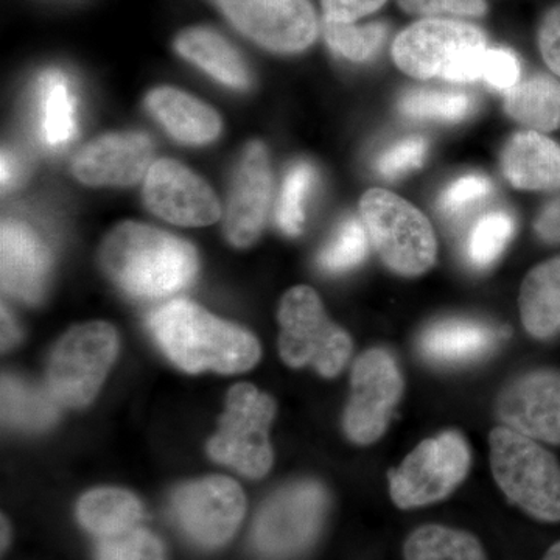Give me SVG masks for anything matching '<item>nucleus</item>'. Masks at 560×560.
<instances>
[{
	"label": "nucleus",
	"instance_id": "f257e3e1",
	"mask_svg": "<svg viewBox=\"0 0 560 560\" xmlns=\"http://www.w3.org/2000/svg\"><path fill=\"white\" fill-rule=\"evenodd\" d=\"M149 326L173 363L187 372L234 374L250 370L260 359L259 342L249 331L191 302H167L151 313Z\"/></svg>",
	"mask_w": 560,
	"mask_h": 560
},
{
	"label": "nucleus",
	"instance_id": "f03ea898",
	"mask_svg": "<svg viewBox=\"0 0 560 560\" xmlns=\"http://www.w3.org/2000/svg\"><path fill=\"white\" fill-rule=\"evenodd\" d=\"M102 264L121 290L136 298H164L189 285L198 261L189 243L139 223H124L103 243Z\"/></svg>",
	"mask_w": 560,
	"mask_h": 560
},
{
	"label": "nucleus",
	"instance_id": "7ed1b4c3",
	"mask_svg": "<svg viewBox=\"0 0 560 560\" xmlns=\"http://www.w3.org/2000/svg\"><path fill=\"white\" fill-rule=\"evenodd\" d=\"M490 467L501 492L536 521L560 522V464L539 441L497 427L489 434Z\"/></svg>",
	"mask_w": 560,
	"mask_h": 560
},
{
	"label": "nucleus",
	"instance_id": "20e7f679",
	"mask_svg": "<svg viewBox=\"0 0 560 560\" xmlns=\"http://www.w3.org/2000/svg\"><path fill=\"white\" fill-rule=\"evenodd\" d=\"M361 220L383 264L407 278L433 267L438 242L427 217L411 202L385 189H371L360 201Z\"/></svg>",
	"mask_w": 560,
	"mask_h": 560
},
{
	"label": "nucleus",
	"instance_id": "39448f33",
	"mask_svg": "<svg viewBox=\"0 0 560 560\" xmlns=\"http://www.w3.org/2000/svg\"><path fill=\"white\" fill-rule=\"evenodd\" d=\"M279 352L291 368L312 366L337 377L352 355L349 334L331 323L316 291L300 285L287 291L279 308Z\"/></svg>",
	"mask_w": 560,
	"mask_h": 560
},
{
	"label": "nucleus",
	"instance_id": "423d86ee",
	"mask_svg": "<svg viewBox=\"0 0 560 560\" xmlns=\"http://www.w3.org/2000/svg\"><path fill=\"white\" fill-rule=\"evenodd\" d=\"M470 447L458 431L420 442L400 467L389 470L390 499L400 510L429 506L447 499L466 480Z\"/></svg>",
	"mask_w": 560,
	"mask_h": 560
},
{
	"label": "nucleus",
	"instance_id": "0eeeda50",
	"mask_svg": "<svg viewBox=\"0 0 560 560\" xmlns=\"http://www.w3.org/2000/svg\"><path fill=\"white\" fill-rule=\"evenodd\" d=\"M275 415L276 404L268 394L246 383L234 386L219 433L209 442L210 456L246 477H264L272 466L268 430Z\"/></svg>",
	"mask_w": 560,
	"mask_h": 560
},
{
	"label": "nucleus",
	"instance_id": "6e6552de",
	"mask_svg": "<svg viewBox=\"0 0 560 560\" xmlns=\"http://www.w3.org/2000/svg\"><path fill=\"white\" fill-rule=\"evenodd\" d=\"M117 334L106 323L73 327L55 346L47 378L58 404L84 407L101 389L117 355Z\"/></svg>",
	"mask_w": 560,
	"mask_h": 560
},
{
	"label": "nucleus",
	"instance_id": "1a4fd4ad",
	"mask_svg": "<svg viewBox=\"0 0 560 560\" xmlns=\"http://www.w3.org/2000/svg\"><path fill=\"white\" fill-rule=\"evenodd\" d=\"M404 390V375L393 353L382 348L361 353L350 374V399L342 418L349 440L360 445L381 440Z\"/></svg>",
	"mask_w": 560,
	"mask_h": 560
},
{
	"label": "nucleus",
	"instance_id": "9d476101",
	"mask_svg": "<svg viewBox=\"0 0 560 560\" xmlns=\"http://www.w3.org/2000/svg\"><path fill=\"white\" fill-rule=\"evenodd\" d=\"M327 506V492L318 482H294L278 490L257 515L254 545L270 558L304 551L318 537Z\"/></svg>",
	"mask_w": 560,
	"mask_h": 560
},
{
	"label": "nucleus",
	"instance_id": "9b49d317",
	"mask_svg": "<svg viewBox=\"0 0 560 560\" xmlns=\"http://www.w3.org/2000/svg\"><path fill=\"white\" fill-rule=\"evenodd\" d=\"M485 47L486 35L475 25L429 18L397 36L393 57L397 68L415 79H444L456 62Z\"/></svg>",
	"mask_w": 560,
	"mask_h": 560
},
{
	"label": "nucleus",
	"instance_id": "f8f14e48",
	"mask_svg": "<svg viewBox=\"0 0 560 560\" xmlns=\"http://www.w3.org/2000/svg\"><path fill=\"white\" fill-rule=\"evenodd\" d=\"M246 501L241 486L224 477L189 482L172 497V512L179 528L195 544L217 548L234 536Z\"/></svg>",
	"mask_w": 560,
	"mask_h": 560
},
{
	"label": "nucleus",
	"instance_id": "ddd939ff",
	"mask_svg": "<svg viewBox=\"0 0 560 560\" xmlns=\"http://www.w3.org/2000/svg\"><path fill=\"white\" fill-rule=\"evenodd\" d=\"M228 20L265 49L294 54L307 49L318 33L308 0H217Z\"/></svg>",
	"mask_w": 560,
	"mask_h": 560
},
{
	"label": "nucleus",
	"instance_id": "4468645a",
	"mask_svg": "<svg viewBox=\"0 0 560 560\" xmlns=\"http://www.w3.org/2000/svg\"><path fill=\"white\" fill-rule=\"evenodd\" d=\"M495 411L508 429L560 445V371L545 368L512 378L497 397Z\"/></svg>",
	"mask_w": 560,
	"mask_h": 560
},
{
	"label": "nucleus",
	"instance_id": "2eb2a0df",
	"mask_svg": "<svg viewBox=\"0 0 560 560\" xmlns=\"http://www.w3.org/2000/svg\"><path fill=\"white\" fill-rule=\"evenodd\" d=\"M143 195L156 215L180 226H206L219 220L221 213L219 200L208 184L171 160L151 165Z\"/></svg>",
	"mask_w": 560,
	"mask_h": 560
},
{
	"label": "nucleus",
	"instance_id": "dca6fc26",
	"mask_svg": "<svg viewBox=\"0 0 560 560\" xmlns=\"http://www.w3.org/2000/svg\"><path fill=\"white\" fill-rule=\"evenodd\" d=\"M271 198V168L260 142H250L238 162L226 210V234L238 248L259 237Z\"/></svg>",
	"mask_w": 560,
	"mask_h": 560
},
{
	"label": "nucleus",
	"instance_id": "f3484780",
	"mask_svg": "<svg viewBox=\"0 0 560 560\" xmlns=\"http://www.w3.org/2000/svg\"><path fill=\"white\" fill-rule=\"evenodd\" d=\"M153 143L142 132L92 140L73 160V175L90 186H131L149 173Z\"/></svg>",
	"mask_w": 560,
	"mask_h": 560
},
{
	"label": "nucleus",
	"instance_id": "a211bd4d",
	"mask_svg": "<svg viewBox=\"0 0 560 560\" xmlns=\"http://www.w3.org/2000/svg\"><path fill=\"white\" fill-rule=\"evenodd\" d=\"M49 267V249L35 231L24 221H3V291L25 302L38 301L43 296Z\"/></svg>",
	"mask_w": 560,
	"mask_h": 560
},
{
	"label": "nucleus",
	"instance_id": "6ab92c4d",
	"mask_svg": "<svg viewBox=\"0 0 560 560\" xmlns=\"http://www.w3.org/2000/svg\"><path fill=\"white\" fill-rule=\"evenodd\" d=\"M501 168L517 189L560 190V145L544 132H517L504 147Z\"/></svg>",
	"mask_w": 560,
	"mask_h": 560
},
{
	"label": "nucleus",
	"instance_id": "aec40b11",
	"mask_svg": "<svg viewBox=\"0 0 560 560\" xmlns=\"http://www.w3.org/2000/svg\"><path fill=\"white\" fill-rule=\"evenodd\" d=\"M499 334L485 323L444 319L431 324L419 338V352L434 364L456 366L480 360L495 346Z\"/></svg>",
	"mask_w": 560,
	"mask_h": 560
},
{
	"label": "nucleus",
	"instance_id": "412c9836",
	"mask_svg": "<svg viewBox=\"0 0 560 560\" xmlns=\"http://www.w3.org/2000/svg\"><path fill=\"white\" fill-rule=\"evenodd\" d=\"M147 106L165 130L180 142L201 145L220 135V117L215 110L184 92L160 88L150 92Z\"/></svg>",
	"mask_w": 560,
	"mask_h": 560
},
{
	"label": "nucleus",
	"instance_id": "4be33fe9",
	"mask_svg": "<svg viewBox=\"0 0 560 560\" xmlns=\"http://www.w3.org/2000/svg\"><path fill=\"white\" fill-rule=\"evenodd\" d=\"M523 326L536 340L560 334V257L533 268L521 289Z\"/></svg>",
	"mask_w": 560,
	"mask_h": 560
},
{
	"label": "nucleus",
	"instance_id": "5701e85b",
	"mask_svg": "<svg viewBox=\"0 0 560 560\" xmlns=\"http://www.w3.org/2000/svg\"><path fill=\"white\" fill-rule=\"evenodd\" d=\"M176 49L186 60L226 86L237 90L249 86V70L245 61L219 33L209 28H190L180 33L176 39Z\"/></svg>",
	"mask_w": 560,
	"mask_h": 560
},
{
	"label": "nucleus",
	"instance_id": "b1692460",
	"mask_svg": "<svg viewBox=\"0 0 560 560\" xmlns=\"http://www.w3.org/2000/svg\"><path fill=\"white\" fill-rule=\"evenodd\" d=\"M142 506L124 489L103 488L88 492L79 503V521L98 539L120 536L139 526Z\"/></svg>",
	"mask_w": 560,
	"mask_h": 560
},
{
	"label": "nucleus",
	"instance_id": "393cba45",
	"mask_svg": "<svg viewBox=\"0 0 560 560\" xmlns=\"http://www.w3.org/2000/svg\"><path fill=\"white\" fill-rule=\"evenodd\" d=\"M40 138L49 147L66 145L77 135V101L69 77L60 69L43 72L38 81Z\"/></svg>",
	"mask_w": 560,
	"mask_h": 560
},
{
	"label": "nucleus",
	"instance_id": "a878e982",
	"mask_svg": "<svg viewBox=\"0 0 560 560\" xmlns=\"http://www.w3.org/2000/svg\"><path fill=\"white\" fill-rule=\"evenodd\" d=\"M504 109L512 119L533 131L551 132L560 128V81L536 75L518 81L506 92Z\"/></svg>",
	"mask_w": 560,
	"mask_h": 560
},
{
	"label": "nucleus",
	"instance_id": "bb28decb",
	"mask_svg": "<svg viewBox=\"0 0 560 560\" xmlns=\"http://www.w3.org/2000/svg\"><path fill=\"white\" fill-rule=\"evenodd\" d=\"M407 560H488L477 537L441 525L420 526L405 544Z\"/></svg>",
	"mask_w": 560,
	"mask_h": 560
},
{
	"label": "nucleus",
	"instance_id": "cd10ccee",
	"mask_svg": "<svg viewBox=\"0 0 560 560\" xmlns=\"http://www.w3.org/2000/svg\"><path fill=\"white\" fill-rule=\"evenodd\" d=\"M2 416L10 425L43 430L58 418V400L50 390L35 388L13 377L2 381Z\"/></svg>",
	"mask_w": 560,
	"mask_h": 560
},
{
	"label": "nucleus",
	"instance_id": "c85d7f7f",
	"mask_svg": "<svg viewBox=\"0 0 560 560\" xmlns=\"http://www.w3.org/2000/svg\"><path fill=\"white\" fill-rule=\"evenodd\" d=\"M444 80L453 83L485 80L495 90L508 92L521 80V65L512 51L486 47L464 57L448 70Z\"/></svg>",
	"mask_w": 560,
	"mask_h": 560
},
{
	"label": "nucleus",
	"instance_id": "c756f323",
	"mask_svg": "<svg viewBox=\"0 0 560 560\" xmlns=\"http://www.w3.org/2000/svg\"><path fill=\"white\" fill-rule=\"evenodd\" d=\"M324 38L335 54L353 62L370 61L381 51L388 36V25L383 22L353 25L352 22L324 20Z\"/></svg>",
	"mask_w": 560,
	"mask_h": 560
},
{
	"label": "nucleus",
	"instance_id": "7c9ffc66",
	"mask_svg": "<svg viewBox=\"0 0 560 560\" xmlns=\"http://www.w3.org/2000/svg\"><path fill=\"white\" fill-rule=\"evenodd\" d=\"M399 108L410 119L459 121L474 109V98L458 91L411 90L400 98Z\"/></svg>",
	"mask_w": 560,
	"mask_h": 560
},
{
	"label": "nucleus",
	"instance_id": "2f4dec72",
	"mask_svg": "<svg viewBox=\"0 0 560 560\" xmlns=\"http://www.w3.org/2000/svg\"><path fill=\"white\" fill-rule=\"evenodd\" d=\"M515 223L504 210L482 215L471 228L466 243V256L471 267L482 270L493 264L514 235Z\"/></svg>",
	"mask_w": 560,
	"mask_h": 560
},
{
	"label": "nucleus",
	"instance_id": "473e14b6",
	"mask_svg": "<svg viewBox=\"0 0 560 560\" xmlns=\"http://www.w3.org/2000/svg\"><path fill=\"white\" fill-rule=\"evenodd\" d=\"M316 183V171L311 162L291 165L280 190L276 219L287 235H300L305 223V205Z\"/></svg>",
	"mask_w": 560,
	"mask_h": 560
},
{
	"label": "nucleus",
	"instance_id": "72a5a7b5",
	"mask_svg": "<svg viewBox=\"0 0 560 560\" xmlns=\"http://www.w3.org/2000/svg\"><path fill=\"white\" fill-rule=\"evenodd\" d=\"M370 242L363 220L349 217L348 220L342 221L334 237L320 250L319 267L334 275L352 270L366 259Z\"/></svg>",
	"mask_w": 560,
	"mask_h": 560
},
{
	"label": "nucleus",
	"instance_id": "f704fd0d",
	"mask_svg": "<svg viewBox=\"0 0 560 560\" xmlns=\"http://www.w3.org/2000/svg\"><path fill=\"white\" fill-rule=\"evenodd\" d=\"M97 560H165V551L153 533L136 526L120 536L102 539Z\"/></svg>",
	"mask_w": 560,
	"mask_h": 560
},
{
	"label": "nucleus",
	"instance_id": "c9c22d12",
	"mask_svg": "<svg viewBox=\"0 0 560 560\" xmlns=\"http://www.w3.org/2000/svg\"><path fill=\"white\" fill-rule=\"evenodd\" d=\"M492 190V183L488 176L471 173V175L456 179L442 191L440 210L447 219H463L475 206L488 200Z\"/></svg>",
	"mask_w": 560,
	"mask_h": 560
},
{
	"label": "nucleus",
	"instance_id": "e433bc0d",
	"mask_svg": "<svg viewBox=\"0 0 560 560\" xmlns=\"http://www.w3.org/2000/svg\"><path fill=\"white\" fill-rule=\"evenodd\" d=\"M429 142L420 136H411L390 145L377 160V171L383 178L396 179L407 175L425 161Z\"/></svg>",
	"mask_w": 560,
	"mask_h": 560
},
{
	"label": "nucleus",
	"instance_id": "4c0bfd02",
	"mask_svg": "<svg viewBox=\"0 0 560 560\" xmlns=\"http://www.w3.org/2000/svg\"><path fill=\"white\" fill-rule=\"evenodd\" d=\"M401 9L418 16H451L480 18L486 13L485 0H399Z\"/></svg>",
	"mask_w": 560,
	"mask_h": 560
},
{
	"label": "nucleus",
	"instance_id": "58836bf2",
	"mask_svg": "<svg viewBox=\"0 0 560 560\" xmlns=\"http://www.w3.org/2000/svg\"><path fill=\"white\" fill-rule=\"evenodd\" d=\"M539 47L548 68L560 79V3L552 7L541 21Z\"/></svg>",
	"mask_w": 560,
	"mask_h": 560
},
{
	"label": "nucleus",
	"instance_id": "ea45409f",
	"mask_svg": "<svg viewBox=\"0 0 560 560\" xmlns=\"http://www.w3.org/2000/svg\"><path fill=\"white\" fill-rule=\"evenodd\" d=\"M386 0H323L324 16L331 22H353L381 9Z\"/></svg>",
	"mask_w": 560,
	"mask_h": 560
},
{
	"label": "nucleus",
	"instance_id": "a19ab883",
	"mask_svg": "<svg viewBox=\"0 0 560 560\" xmlns=\"http://www.w3.org/2000/svg\"><path fill=\"white\" fill-rule=\"evenodd\" d=\"M536 231L545 242L560 243V195L541 210Z\"/></svg>",
	"mask_w": 560,
	"mask_h": 560
},
{
	"label": "nucleus",
	"instance_id": "79ce46f5",
	"mask_svg": "<svg viewBox=\"0 0 560 560\" xmlns=\"http://www.w3.org/2000/svg\"><path fill=\"white\" fill-rule=\"evenodd\" d=\"M20 162L11 153L3 151L2 154V186L3 189H10L20 179Z\"/></svg>",
	"mask_w": 560,
	"mask_h": 560
},
{
	"label": "nucleus",
	"instance_id": "37998d69",
	"mask_svg": "<svg viewBox=\"0 0 560 560\" xmlns=\"http://www.w3.org/2000/svg\"><path fill=\"white\" fill-rule=\"evenodd\" d=\"M18 340V327L14 320L11 319L5 308L2 312V346L3 349H9Z\"/></svg>",
	"mask_w": 560,
	"mask_h": 560
},
{
	"label": "nucleus",
	"instance_id": "c03bdc74",
	"mask_svg": "<svg viewBox=\"0 0 560 560\" xmlns=\"http://www.w3.org/2000/svg\"><path fill=\"white\" fill-rule=\"evenodd\" d=\"M544 560H560V541L552 545L550 550L547 551V555H545Z\"/></svg>",
	"mask_w": 560,
	"mask_h": 560
}]
</instances>
